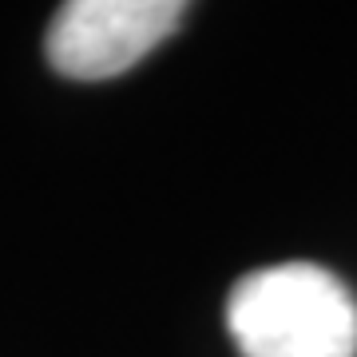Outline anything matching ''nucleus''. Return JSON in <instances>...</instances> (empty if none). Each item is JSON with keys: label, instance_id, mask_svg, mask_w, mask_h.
Here are the masks:
<instances>
[{"label": "nucleus", "instance_id": "1", "mask_svg": "<svg viewBox=\"0 0 357 357\" xmlns=\"http://www.w3.org/2000/svg\"><path fill=\"white\" fill-rule=\"evenodd\" d=\"M227 330L243 357H357V298L318 262L258 266L230 290Z\"/></svg>", "mask_w": 357, "mask_h": 357}, {"label": "nucleus", "instance_id": "2", "mask_svg": "<svg viewBox=\"0 0 357 357\" xmlns=\"http://www.w3.org/2000/svg\"><path fill=\"white\" fill-rule=\"evenodd\" d=\"M187 16L178 0H68L48 24V64L68 79H112L151 56Z\"/></svg>", "mask_w": 357, "mask_h": 357}]
</instances>
